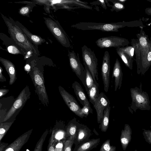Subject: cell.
<instances>
[{
	"instance_id": "1",
	"label": "cell",
	"mask_w": 151,
	"mask_h": 151,
	"mask_svg": "<svg viewBox=\"0 0 151 151\" xmlns=\"http://www.w3.org/2000/svg\"><path fill=\"white\" fill-rule=\"evenodd\" d=\"M140 20L130 22H122L114 23H96L80 22L72 25L71 27L82 30H97L104 32H118L119 29L125 27H143Z\"/></svg>"
},
{
	"instance_id": "2",
	"label": "cell",
	"mask_w": 151,
	"mask_h": 151,
	"mask_svg": "<svg viewBox=\"0 0 151 151\" xmlns=\"http://www.w3.org/2000/svg\"><path fill=\"white\" fill-rule=\"evenodd\" d=\"M7 27L9 34L16 43L22 49L27 52H34L37 54V49L30 42L26 35L15 24L10 17L9 19L1 14Z\"/></svg>"
},
{
	"instance_id": "3",
	"label": "cell",
	"mask_w": 151,
	"mask_h": 151,
	"mask_svg": "<svg viewBox=\"0 0 151 151\" xmlns=\"http://www.w3.org/2000/svg\"><path fill=\"white\" fill-rule=\"evenodd\" d=\"M142 84L141 83L139 87H135L130 89L132 99L130 108L135 112L138 109L142 110H150L151 109L149 96L142 89Z\"/></svg>"
},
{
	"instance_id": "4",
	"label": "cell",
	"mask_w": 151,
	"mask_h": 151,
	"mask_svg": "<svg viewBox=\"0 0 151 151\" xmlns=\"http://www.w3.org/2000/svg\"><path fill=\"white\" fill-rule=\"evenodd\" d=\"M30 74L35 88V91L39 100L45 106H47L49 101L42 73L38 68L34 67L32 69Z\"/></svg>"
},
{
	"instance_id": "5",
	"label": "cell",
	"mask_w": 151,
	"mask_h": 151,
	"mask_svg": "<svg viewBox=\"0 0 151 151\" xmlns=\"http://www.w3.org/2000/svg\"><path fill=\"white\" fill-rule=\"evenodd\" d=\"M44 19L47 27L58 42L65 47H70L69 39L58 22L49 18L44 17Z\"/></svg>"
},
{
	"instance_id": "6",
	"label": "cell",
	"mask_w": 151,
	"mask_h": 151,
	"mask_svg": "<svg viewBox=\"0 0 151 151\" xmlns=\"http://www.w3.org/2000/svg\"><path fill=\"white\" fill-rule=\"evenodd\" d=\"M82 55L84 66L91 73L94 80H98V59L93 51L84 45L81 48Z\"/></svg>"
},
{
	"instance_id": "7",
	"label": "cell",
	"mask_w": 151,
	"mask_h": 151,
	"mask_svg": "<svg viewBox=\"0 0 151 151\" xmlns=\"http://www.w3.org/2000/svg\"><path fill=\"white\" fill-rule=\"evenodd\" d=\"M30 92L27 86L20 93L11 107L5 116L3 122H6L18 113L29 98Z\"/></svg>"
},
{
	"instance_id": "8",
	"label": "cell",
	"mask_w": 151,
	"mask_h": 151,
	"mask_svg": "<svg viewBox=\"0 0 151 151\" xmlns=\"http://www.w3.org/2000/svg\"><path fill=\"white\" fill-rule=\"evenodd\" d=\"M68 55L71 68L85 86L86 71L81 63L78 53L76 55L75 51L72 50L68 52Z\"/></svg>"
},
{
	"instance_id": "9",
	"label": "cell",
	"mask_w": 151,
	"mask_h": 151,
	"mask_svg": "<svg viewBox=\"0 0 151 151\" xmlns=\"http://www.w3.org/2000/svg\"><path fill=\"white\" fill-rule=\"evenodd\" d=\"M96 43L98 47L102 49L122 47L128 45L130 42L126 38L111 36L99 38L96 41Z\"/></svg>"
},
{
	"instance_id": "10",
	"label": "cell",
	"mask_w": 151,
	"mask_h": 151,
	"mask_svg": "<svg viewBox=\"0 0 151 151\" xmlns=\"http://www.w3.org/2000/svg\"><path fill=\"white\" fill-rule=\"evenodd\" d=\"M60 93L69 109L80 117H83L81 107L75 98L60 86L58 87Z\"/></svg>"
},
{
	"instance_id": "11",
	"label": "cell",
	"mask_w": 151,
	"mask_h": 151,
	"mask_svg": "<svg viewBox=\"0 0 151 151\" xmlns=\"http://www.w3.org/2000/svg\"><path fill=\"white\" fill-rule=\"evenodd\" d=\"M110 69V57L109 52H105L103 58L101 68V73L104 85V90L107 92L109 86Z\"/></svg>"
},
{
	"instance_id": "12",
	"label": "cell",
	"mask_w": 151,
	"mask_h": 151,
	"mask_svg": "<svg viewBox=\"0 0 151 151\" xmlns=\"http://www.w3.org/2000/svg\"><path fill=\"white\" fill-rule=\"evenodd\" d=\"M110 104V102L105 94L101 92L93 105L97 113V121L98 123L102 122L104 111L106 106Z\"/></svg>"
},
{
	"instance_id": "13",
	"label": "cell",
	"mask_w": 151,
	"mask_h": 151,
	"mask_svg": "<svg viewBox=\"0 0 151 151\" xmlns=\"http://www.w3.org/2000/svg\"><path fill=\"white\" fill-rule=\"evenodd\" d=\"M141 29L139 33L137 34L140 47L142 60L147 55L151 48V43L148 35L146 34L143 30V27H140Z\"/></svg>"
},
{
	"instance_id": "14",
	"label": "cell",
	"mask_w": 151,
	"mask_h": 151,
	"mask_svg": "<svg viewBox=\"0 0 151 151\" xmlns=\"http://www.w3.org/2000/svg\"><path fill=\"white\" fill-rule=\"evenodd\" d=\"M32 130L26 132L9 145L4 151H19L28 140Z\"/></svg>"
},
{
	"instance_id": "15",
	"label": "cell",
	"mask_w": 151,
	"mask_h": 151,
	"mask_svg": "<svg viewBox=\"0 0 151 151\" xmlns=\"http://www.w3.org/2000/svg\"><path fill=\"white\" fill-rule=\"evenodd\" d=\"M91 135V131L86 126L78 123L77 134L74 144L75 146L88 140Z\"/></svg>"
},
{
	"instance_id": "16",
	"label": "cell",
	"mask_w": 151,
	"mask_h": 151,
	"mask_svg": "<svg viewBox=\"0 0 151 151\" xmlns=\"http://www.w3.org/2000/svg\"><path fill=\"white\" fill-rule=\"evenodd\" d=\"M112 77L114 78V91L118 88L119 90L122 86L123 78V73L120 63L116 58L114 63L113 72Z\"/></svg>"
},
{
	"instance_id": "17",
	"label": "cell",
	"mask_w": 151,
	"mask_h": 151,
	"mask_svg": "<svg viewBox=\"0 0 151 151\" xmlns=\"http://www.w3.org/2000/svg\"><path fill=\"white\" fill-rule=\"evenodd\" d=\"M72 88L74 90L78 100L83 106H87L91 107L89 101L80 83L77 81H75L72 84Z\"/></svg>"
},
{
	"instance_id": "18",
	"label": "cell",
	"mask_w": 151,
	"mask_h": 151,
	"mask_svg": "<svg viewBox=\"0 0 151 151\" xmlns=\"http://www.w3.org/2000/svg\"><path fill=\"white\" fill-rule=\"evenodd\" d=\"M0 61L4 67L9 77V84L12 85L16 79V71L14 65L10 61L0 58Z\"/></svg>"
},
{
	"instance_id": "19",
	"label": "cell",
	"mask_w": 151,
	"mask_h": 151,
	"mask_svg": "<svg viewBox=\"0 0 151 151\" xmlns=\"http://www.w3.org/2000/svg\"><path fill=\"white\" fill-rule=\"evenodd\" d=\"M132 130L129 125L127 124L124 125V129L121 132L120 141L122 148L125 150L128 145L130 142L132 134Z\"/></svg>"
},
{
	"instance_id": "20",
	"label": "cell",
	"mask_w": 151,
	"mask_h": 151,
	"mask_svg": "<svg viewBox=\"0 0 151 151\" xmlns=\"http://www.w3.org/2000/svg\"><path fill=\"white\" fill-rule=\"evenodd\" d=\"M100 141L99 138L88 140L76 146L73 151H90L96 147Z\"/></svg>"
},
{
	"instance_id": "21",
	"label": "cell",
	"mask_w": 151,
	"mask_h": 151,
	"mask_svg": "<svg viewBox=\"0 0 151 151\" xmlns=\"http://www.w3.org/2000/svg\"><path fill=\"white\" fill-rule=\"evenodd\" d=\"M14 22L27 37H28L34 44L37 45H40L45 41L44 39L40 37L32 34L18 21H14Z\"/></svg>"
},
{
	"instance_id": "22",
	"label": "cell",
	"mask_w": 151,
	"mask_h": 151,
	"mask_svg": "<svg viewBox=\"0 0 151 151\" xmlns=\"http://www.w3.org/2000/svg\"><path fill=\"white\" fill-rule=\"evenodd\" d=\"M132 46L134 48V52L135 55L136 61L137 65V73L140 74L141 67L142 57L140 47L138 39H132L131 42Z\"/></svg>"
},
{
	"instance_id": "23",
	"label": "cell",
	"mask_w": 151,
	"mask_h": 151,
	"mask_svg": "<svg viewBox=\"0 0 151 151\" xmlns=\"http://www.w3.org/2000/svg\"><path fill=\"white\" fill-rule=\"evenodd\" d=\"M78 123L76 119L74 118L69 122L66 129L67 134L69 138L74 141L77 136Z\"/></svg>"
},
{
	"instance_id": "24",
	"label": "cell",
	"mask_w": 151,
	"mask_h": 151,
	"mask_svg": "<svg viewBox=\"0 0 151 151\" xmlns=\"http://www.w3.org/2000/svg\"><path fill=\"white\" fill-rule=\"evenodd\" d=\"M110 109L111 107L109 104L104 110L102 122L99 127V128L101 129L102 132H106L108 129Z\"/></svg>"
},
{
	"instance_id": "25",
	"label": "cell",
	"mask_w": 151,
	"mask_h": 151,
	"mask_svg": "<svg viewBox=\"0 0 151 151\" xmlns=\"http://www.w3.org/2000/svg\"><path fill=\"white\" fill-rule=\"evenodd\" d=\"M116 52L124 64L130 70L132 69L133 59L128 55L123 52L120 47L116 49Z\"/></svg>"
},
{
	"instance_id": "26",
	"label": "cell",
	"mask_w": 151,
	"mask_h": 151,
	"mask_svg": "<svg viewBox=\"0 0 151 151\" xmlns=\"http://www.w3.org/2000/svg\"><path fill=\"white\" fill-rule=\"evenodd\" d=\"M87 94L89 98V101L93 105L94 101L97 99L99 95V84L96 80L95 81L93 85L89 89Z\"/></svg>"
},
{
	"instance_id": "27",
	"label": "cell",
	"mask_w": 151,
	"mask_h": 151,
	"mask_svg": "<svg viewBox=\"0 0 151 151\" xmlns=\"http://www.w3.org/2000/svg\"><path fill=\"white\" fill-rule=\"evenodd\" d=\"M151 65V48L147 55L142 60L140 73L144 75Z\"/></svg>"
},
{
	"instance_id": "28",
	"label": "cell",
	"mask_w": 151,
	"mask_h": 151,
	"mask_svg": "<svg viewBox=\"0 0 151 151\" xmlns=\"http://www.w3.org/2000/svg\"><path fill=\"white\" fill-rule=\"evenodd\" d=\"M86 71V76L85 80V86L84 87L87 93L89 89L93 85L95 81L88 68L86 66H84Z\"/></svg>"
},
{
	"instance_id": "29",
	"label": "cell",
	"mask_w": 151,
	"mask_h": 151,
	"mask_svg": "<svg viewBox=\"0 0 151 151\" xmlns=\"http://www.w3.org/2000/svg\"><path fill=\"white\" fill-rule=\"evenodd\" d=\"M14 122L1 123L0 126V140L1 139L6 133Z\"/></svg>"
},
{
	"instance_id": "30",
	"label": "cell",
	"mask_w": 151,
	"mask_h": 151,
	"mask_svg": "<svg viewBox=\"0 0 151 151\" xmlns=\"http://www.w3.org/2000/svg\"><path fill=\"white\" fill-rule=\"evenodd\" d=\"M110 142V139L105 141L102 145L99 151H116V147L111 145Z\"/></svg>"
},
{
	"instance_id": "31",
	"label": "cell",
	"mask_w": 151,
	"mask_h": 151,
	"mask_svg": "<svg viewBox=\"0 0 151 151\" xmlns=\"http://www.w3.org/2000/svg\"><path fill=\"white\" fill-rule=\"evenodd\" d=\"M111 1L113 3V5L111 6V8L110 9L111 12L115 11L118 12L125 9L124 4L120 3L118 0H112Z\"/></svg>"
},
{
	"instance_id": "32",
	"label": "cell",
	"mask_w": 151,
	"mask_h": 151,
	"mask_svg": "<svg viewBox=\"0 0 151 151\" xmlns=\"http://www.w3.org/2000/svg\"><path fill=\"white\" fill-rule=\"evenodd\" d=\"M47 130L43 134L42 137L37 142L33 151H42L44 142L47 134Z\"/></svg>"
},
{
	"instance_id": "33",
	"label": "cell",
	"mask_w": 151,
	"mask_h": 151,
	"mask_svg": "<svg viewBox=\"0 0 151 151\" xmlns=\"http://www.w3.org/2000/svg\"><path fill=\"white\" fill-rule=\"evenodd\" d=\"M121 50L124 52L128 55L131 58L133 59L134 48L133 47L127 45L120 47Z\"/></svg>"
},
{
	"instance_id": "34",
	"label": "cell",
	"mask_w": 151,
	"mask_h": 151,
	"mask_svg": "<svg viewBox=\"0 0 151 151\" xmlns=\"http://www.w3.org/2000/svg\"><path fill=\"white\" fill-rule=\"evenodd\" d=\"M74 140L69 138L64 142V147L62 151H72V148Z\"/></svg>"
},
{
	"instance_id": "35",
	"label": "cell",
	"mask_w": 151,
	"mask_h": 151,
	"mask_svg": "<svg viewBox=\"0 0 151 151\" xmlns=\"http://www.w3.org/2000/svg\"><path fill=\"white\" fill-rule=\"evenodd\" d=\"M54 132L52 133L48 147L47 151H55V144L57 141L54 137Z\"/></svg>"
},
{
	"instance_id": "36",
	"label": "cell",
	"mask_w": 151,
	"mask_h": 151,
	"mask_svg": "<svg viewBox=\"0 0 151 151\" xmlns=\"http://www.w3.org/2000/svg\"><path fill=\"white\" fill-rule=\"evenodd\" d=\"M143 135L144 136L145 141L151 144V130H146L145 129H143Z\"/></svg>"
},
{
	"instance_id": "37",
	"label": "cell",
	"mask_w": 151,
	"mask_h": 151,
	"mask_svg": "<svg viewBox=\"0 0 151 151\" xmlns=\"http://www.w3.org/2000/svg\"><path fill=\"white\" fill-rule=\"evenodd\" d=\"M81 113L83 117H86L89 113L93 114V110L91 107L85 106L81 108Z\"/></svg>"
},
{
	"instance_id": "38",
	"label": "cell",
	"mask_w": 151,
	"mask_h": 151,
	"mask_svg": "<svg viewBox=\"0 0 151 151\" xmlns=\"http://www.w3.org/2000/svg\"><path fill=\"white\" fill-rule=\"evenodd\" d=\"M8 52L13 54H21L19 49L16 46L12 45L8 46L7 48Z\"/></svg>"
},
{
	"instance_id": "39",
	"label": "cell",
	"mask_w": 151,
	"mask_h": 151,
	"mask_svg": "<svg viewBox=\"0 0 151 151\" xmlns=\"http://www.w3.org/2000/svg\"><path fill=\"white\" fill-rule=\"evenodd\" d=\"M30 10V7L24 6L22 7L19 10V12L22 15L25 16L28 14Z\"/></svg>"
},
{
	"instance_id": "40",
	"label": "cell",
	"mask_w": 151,
	"mask_h": 151,
	"mask_svg": "<svg viewBox=\"0 0 151 151\" xmlns=\"http://www.w3.org/2000/svg\"><path fill=\"white\" fill-rule=\"evenodd\" d=\"M64 136V133L62 130H59L54 133V137L55 140L60 141L63 139Z\"/></svg>"
},
{
	"instance_id": "41",
	"label": "cell",
	"mask_w": 151,
	"mask_h": 151,
	"mask_svg": "<svg viewBox=\"0 0 151 151\" xmlns=\"http://www.w3.org/2000/svg\"><path fill=\"white\" fill-rule=\"evenodd\" d=\"M64 145V142L63 143L62 141H59L56 145L55 148V151H62Z\"/></svg>"
},
{
	"instance_id": "42",
	"label": "cell",
	"mask_w": 151,
	"mask_h": 151,
	"mask_svg": "<svg viewBox=\"0 0 151 151\" xmlns=\"http://www.w3.org/2000/svg\"><path fill=\"white\" fill-rule=\"evenodd\" d=\"M9 91V90L6 89H0V96H2L6 95Z\"/></svg>"
},
{
	"instance_id": "43",
	"label": "cell",
	"mask_w": 151,
	"mask_h": 151,
	"mask_svg": "<svg viewBox=\"0 0 151 151\" xmlns=\"http://www.w3.org/2000/svg\"><path fill=\"white\" fill-rule=\"evenodd\" d=\"M3 69L1 67H0V81L3 82L6 81V78L2 74Z\"/></svg>"
},
{
	"instance_id": "44",
	"label": "cell",
	"mask_w": 151,
	"mask_h": 151,
	"mask_svg": "<svg viewBox=\"0 0 151 151\" xmlns=\"http://www.w3.org/2000/svg\"><path fill=\"white\" fill-rule=\"evenodd\" d=\"M8 144L4 143H1L0 151H4L6 148L7 147Z\"/></svg>"
},
{
	"instance_id": "45",
	"label": "cell",
	"mask_w": 151,
	"mask_h": 151,
	"mask_svg": "<svg viewBox=\"0 0 151 151\" xmlns=\"http://www.w3.org/2000/svg\"><path fill=\"white\" fill-rule=\"evenodd\" d=\"M98 1L100 2L101 6L103 8H104L105 9H107V7L106 5V4L105 3V0H98Z\"/></svg>"
},
{
	"instance_id": "46",
	"label": "cell",
	"mask_w": 151,
	"mask_h": 151,
	"mask_svg": "<svg viewBox=\"0 0 151 151\" xmlns=\"http://www.w3.org/2000/svg\"><path fill=\"white\" fill-rule=\"evenodd\" d=\"M145 12L147 15L151 16V7L145 9Z\"/></svg>"
},
{
	"instance_id": "47",
	"label": "cell",
	"mask_w": 151,
	"mask_h": 151,
	"mask_svg": "<svg viewBox=\"0 0 151 151\" xmlns=\"http://www.w3.org/2000/svg\"><path fill=\"white\" fill-rule=\"evenodd\" d=\"M24 68L25 70L27 71H29V70H30V66L28 64H27L25 66Z\"/></svg>"
},
{
	"instance_id": "48",
	"label": "cell",
	"mask_w": 151,
	"mask_h": 151,
	"mask_svg": "<svg viewBox=\"0 0 151 151\" xmlns=\"http://www.w3.org/2000/svg\"><path fill=\"white\" fill-rule=\"evenodd\" d=\"M119 1L122 3L124 4L127 0H118Z\"/></svg>"
},
{
	"instance_id": "49",
	"label": "cell",
	"mask_w": 151,
	"mask_h": 151,
	"mask_svg": "<svg viewBox=\"0 0 151 151\" xmlns=\"http://www.w3.org/2000/svg\"><path fill=\"white\" fill-rule=\"evenodd\" d=\"M151 25V19H150V22L148 25Z\"/></svg>"
},
{
	"instance_id": "50",
	"label": "cell",
	"mask_w": 151,
	"mask_h": 151,
	"mask_svg": "<svg viewBox=\"0 0 151 151\" xmlns=\"http://www.w3.org/2000/svg\"><path fill=\"white\" fill-rule=\"evenodd\" d=\"M147 1L151 2V0H147Z\"/></svg>"
},
{
	"instance_id": "51",
	"label": "cell",
	"mask_w": 151,
	"mask_h": 151,
	"mask_svg": "<svg viewBox=\"0 0 151 151\" xmlns=\"http://www.w3.org/2000/svg\"><path fill=\"white\" fill-rule=\"evenodd\" d=\"M150 43H151V37L150 38Z\"/></svg>"
},
{
	"instance_id": "52",
	"label": "cell",
	"mask_w": 151,
	"mask_h": 151,
	"mask_svg": "<svg viewBox=\"0 0 151 151\" xmlns=\"http://www.w3.org/2000/svg\"><path fill=\"white\" fill-rule=\"evenodd\" d=\"M134 151H138L137 150H135Z\"/></svg>"
},
{
	"instance_id": "53",
	"label": "cell",
	"mask_w": 151,
	"mask_h": 151,
	"mask_svg": "<svg viewBox=\"0 0 151 151\" xmlns=\"http://www.w3.org/2000/svg\"></svg>"
}]
</instances>
